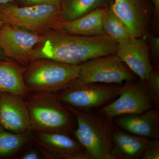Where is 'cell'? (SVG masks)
Wrapping results in <instances>:
<instances>
[{
  "instance_id": "6da1fadb",
  "label": "cell",
  "mask_w": 159,
  "mask_h": 159,
  "mask_svg": "<svg viewBox=\"0 0 159 159\" xmlns=\"http://www.w3.org/2000/svg\"><path fill=\"white\" fill-rule=\"evenodd\" d=\"M118 47V43L106 34L84 36L52 29L43 34L41 41L33 49L30 62L49 59L77 65L116 54Z\"/></svg>"
},
{
  "instance_id": "7a4b0ae2",
  "label": "cell",
  "mask_w": 159,
  "mask_h": 159,
  "mask_svg": "<svg viewBox=\"0 0 159 159\" xmlns=\"http://www.w3.org/2000/svg\"><path fill=\"white\" fill-rule=\"evenodd\" d=\"M25 97L31 130L34 133L68 134L72 130L73 114L61 102L57 93L29 92Z\"/></svg>"
},
{
  "instance_id": "3957f363",
  "label": "cell",
  "mask_w": 159,
  "mask_h": 159,
  "mask_svg": "<svg viewBox=\"0 0 159 159\" xmlns=\"http://www.w3.org/2000/svg\"><path fill=\"white\" fill-rule=\"evenodd\" d=\"M75 117L77 127L74 132L89 159H111L113 129L104 117L65 105Z\"/></svg>"
},
{
  "instance_id": "277c9868",
  "label": "cell",
  "mask_w": 159,
  "mask_h": 159,
  "mask_svg": "<svg viewBox=\"0 0 159 159\" xmlns=\"http://www.w3.org/2000/svg\"><path fill=\"white\" fill-rule=\"evenodd\" d=\"M80 65L39 59L25 67L24 80L29 93H57L79 77Z\"/></svg>"
},
{
  "instance_id": "5b68a950",
  "label": "cell",
  "mask_w": 159,
  "mask_h": 159,
  "mask_svg": "<svg viewBox=\"0 0 159 159\" xmlns=\"http://www.w3.org/2000/svg\"><path fill=\"white\" fill-rule=\"evenodd\" d=\"M61 4L19 7L14 3L0 6V20L38 34L52 29L61 20Z\"/></svg>"
},
{
  "instance_id": "8992f818",
  "label": "cell",
  "mask_w": 159,
  "mask_h": 159,
  "mask_svg": "<svg viewBox=\"0 0 159 159\" xmlns=\"http://www.w3.org/2000/svg\"><path fill=\"white\" fill-rule=\"evenodd\" d=\"M121 85L83 83L76 79L57 94L64 105L87 110L103 106L116 99Z\"/></svg>"
},
{
  "instance_id": "52a82bcc",
  "label": "cell",
  "mask_w": 159,
  "mask_h": 159,
  "mask_svg": "<svg viewBox=\"0 0 159 159\" xmlns=\"http://www.w3.org/2000/svg\"><path fill=\"white\" fill-rule=\"evenodd\" d=\"M117 97L100 109V113L108 120L124 115L142 113L154 106L146 84L141 80H132L122 84Z\"/></svg>"
},
{
  "instance_id": "ba28073f",
  "label": "cell",
  "mask_w": 159,
  "mask_h": 159,
  "mask_svg": "<svg viewBox=\"0 0 159 159\" xmlns=\"http://www.w3.org/2000/svg\"><path fill=\"white\" fill-rule=\"evenodd\" d=\"M80 66L77 80L83 83L122 84L135 77L116 53L90 60Z\"/></svg>"
},
{
  "instance_id": "9c48e42d",
  "label": "cell",
  "mask_w": 159,
  "mask_h": 159,
  "mask_svg": "<svg viewBox=\"0 0 159 159\" xmlns=\"http://www.w3.org/2000/svg\"><path fill=\"white\" fill-rule=\"evenodd\" d=\"M43 34L3 23L0 28V48L9 59L27 66L35 46Z\"/></svg>"
},
{
  "instance_id": "30bf717a",
  "label": "cell",
  "mask_w": 159,
  "mask_h": 159,
  "mask_svg": "<svg viewBox=\"0 0 159 159\" xmlns=\"http://www.w3.org/2000/svg\"><path fill=\"white\" fill-rule=\"evenodd\" d=\"M34 137L41 152L49 158L89 159L81 145L68 134L35 133Z\"/></svg>"
},
{
  "instance_id": "8fae6325",
  "label": "cell",
  "mask_w": 159,
  "mask_h": 159,
  "mask_svg": "<svg viewBox=\"0 0 159 159\" xmlns=\"http://www.w3.org/2000/svg\"><path fill=\"white\" fill-rule=\"evenodd\" d=\"M21 97L0 92V125L15 133L31 130L29 110Z\"/></svg>"
},
{
  "instance_id": "7c38bea8",
  "label": "cell",
  "mask_w": 159,
  "mask_h": 159,
  "mask_svg": "<svg viewBox=\"0 0 159 159\" xmlns=\"http://www.w3.org/2000/svg\"><path fill=\"white\" fill-rule=\"evenodd\" d=\"M146 35L128 42L118 44L117 55L140 80L145 82L153 70Z\"/></svg>"
},
{
  "instance_id": "4fadbf2b",
  "label": "cell",
  "mask_w": 159,
  "mask_h": 159,
  "mask_svg": "<svg viewBox=\"0 0 159 159\" xmlns=\"http://www.w3.org/2000/svg\"><path fill=\"white\" fill-rule=\"evenodd\" d=\"M116 124L124 131L147 139H157L159 137V114L153 108L137 114L116 117Z\"/></svg>"
},
{
  "instance_id": "5bb4252c",
  "label": "cell",
  "mask_w": 159,
  "mask_h": 159,
  "mask_svg": "<svg viewBox=\"0 0 159 159\" xmlns=\"http://www.w3.org/2000/svg\"><path fill=\"white\" fill-rule=\"evenodd\" d=\"M109 8L134 38L146 35V20L139 0H114Z\"/></svg>"
},
{
  "instance_id": "9a60e30c",
  "label": "cell",
  "mask_w": 159,
  "mask_h": 159,
  "mask_svg": "<svg viewBox=\"0 0 159 159\" xmlns=\"http://www.w3.org/2000/svg\"><path fill=\"white\" fill-rule=\"evenodd\" d=\"M108 6H102L77 19L66 21L60 20L54 29L69 34L84 36L105 34L103 22Z\"/></svg>"
},
{
  "instance_id": "2e32d148",
  "label": "cell",
  "mask_w": 159,
  "mask_h": 159,
  "mask_svg": "<svg viewBox=\"0 0 159 159\" xmlns=\"http://www.w3.org/2000/svg\"><path fill=\"white\" fill-rule=\"evenodd\" d=\"M150 140L124 131L113 130L111 159L141 158Z\"/></svg>"
},
{
  "instance_id": "e0dca14e",
  "label": "cell",
  "mask_w": 159,
  "mask_h": 159,
  "mask_svg": "<svg viewBox=\"0 0 159 159\" xmlns=\"http://www.w3.org/2000/svg\"><path fill=\"white\" fill-rule=\"evenodd\" d=\"M25 69L12 60L0 61V92L25 97L29 92L24 82Z\"/></svg>"
},
{
  "instance_id": "ac0fdd59",
  "label": "cell",
  "mask_w": 159,
  "mask_h": 159,
  "mask_svg": "<svg viewBox=\"0 0 159 159\" xmlns=\"http://www.w3.org/2000/svg\"><path fill=\"white\" fill-rule=\"evenodd\" d=\"M32 131L15 133L0 125V159L17 157L33 145L35 139Z\"/></svg>"
},
{
  "instance_id": "d6986e66",
  "label": "cell",
  "mask_w": 159,
  "mask_h": 159,
  "mask_svg": "<svg viewBox=\"0 0 159 159\" xmlns=\"http://www.w3.org/2000/svg\"><path fill=\"white\" fill-rule=\"evenodd\" d=\"M107 0H62L60 19L69 21L77 19L99 7L106 6Z\"/></svg>"
},
{
  "instance_id": "ffe728a7",
  "label": "cell",
  "mask_w": 159,
  "mask_h": 159,
  "mask_svg": "<svg viewBox=\"0 0 159 159\" xmlns=\"http://www.w3.org/2000/svg\"><path fill=\"white\" fill-rule=\"evenodd\" d=\"M105 34L118 44L130 41L134 38L126 26L108 7L103 22Z\"/></svg>"
},
{
  "instance_id": "44dd1931",
  "label": "cell",
  "mask_w": 159,
  "mask_h": 159,
  "mask_svg": "<svg viewBox=\"0 0 159 159\" xmlns=\"http://www.w3.org/2000/svg\"><path fill=\"white\" fill-rule=\"evenodd\" d=\"M145 82L151 95L154 105H159V73L153 70L151 71L148 79Z\"/></svg>"
},
{
  "instance_id": "7402d4cb",
  "label": "cell",
  "mask_w": 159,
  "mask_h": 159,
  "mask_svg": "<svg viewBox=\"0 0 159 159\" xmlns=\"http://www.w3.org/2000/svg\"><path fill=\"white\" fill-rule=\"evenodd\" d=\"M141 159H159V141L158 139L149 141Z\"/></svg>"
},
{
  "instance_id": "603a6c76",
  "label": "cell",
  "mask_w": 159,
  "mask_h": 159,
  "mask_svg": "<svg viewBox=\"0 0 159 159\" xmlns=\"http://www.w3.org/2000/svg\"><path fill=\"white\" fill-rule=\"evenodd\" d=\"M39 147H34L33 145L29 147L23 152L19 157L20 159H41V154Z\"/></svg>"
},
{
  "instance_id": "cb8c5ba5",
  "label": "cell",
  "mask_w": 159,
  "mask_h": 159,
  "mask_svg": "<svg viewBox=\"0 0 159 159\" xmlns=\"http://www.w3.org/2000/svg\"><path fill=\"white\" fill-rule=\"evenodd\" d=\"M150 43L151 52L154 59H157L159 57V38L153 35H146Z\"/></svg>"
},
{
  "instance_id": "d4e9b609",
  "label": "cell",
  "mask_w": 159,
  "mask_h": 159,
  "mask_svg": "<svg viewBox=\"0 0 159 159\" xmlns=\"http://www.w3.org/2000/svg\"><path fill=\"white\" fill-rule=\"evenodd\" d=\"M23 6H34L43 4H60L57 0H18Z\"/></svg>"
},
{
  "instance_id": "484cf974",
  "label": "cell",
  "mask_w": 159,
  "mask_h": 159,
  "mask_svg": "<svg viewBox=\"0 0 159 159\" xmlns=\"http://www.w3.org/2000/svg\"><path fill=\"white\" fill-rule=\"evenodd\" d=\"M153 3L155 9V17L157 21L159 20V0H151Z\"/></svg>"
},
{
  "instance_id": "4316f807",
  "label": "cell",
  "mask_w": 159,
  "mask_h": 159,
  "mask_svg": "<svg viewBox=\"0 0 159 159\" xmlns=\"http://www.w3.org/2000/svg\"><path fill=\"white\" fill-rule=\"evenodd\" d=\"M10 59L6 56L2 50L0 48V61H6Z\"/></svg>"
},
{
  "instance_id": "83f0119b",
  "label": "cell",
  "mask_w": 159,
  "mask_h": 159,
  "mask_svg": "<svg viewBox=\"0 0 159 159\" xmlns=\"http://www.w3.org/2000/svg\"><path fill=\"white\" fill-rule=\"evenodd\" d=\"M14 0H0V6H4L10 3H14Z\"/></svg>"
},
{
  "instance_id": "f1b7e54d",
  "label": "cell",
  "mask_w": 159,
  "mask_h": 159,
  "mask_svg": "<svg viewBox=\"0 0 159 159\" xmlns=\"http://www.w3.org/2000/svg\"><path fill=\"white\" fill-rule=\"evenodd\" d=\"M3 24V23L2 22V21H1V20H0V28H1V27H2V25Z\"/></svg>"
},
{
  "instance_id": "f546056e",
  "label": "cell",
  "mask_w": 159,
  "mask_h": 159,
  "mask_svg": "<svg viewBox=\"0 0 159 159\" xmlns=\"http://www.w3.org/2000/svg\"><path fill=\"white\" fill-rule=\"evenodd\" d=\"M57 1H58V2H60L61 3V1H62V0H57Z\"/></svg>"
}]
</instances>
